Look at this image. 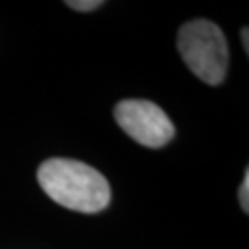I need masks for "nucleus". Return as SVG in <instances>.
Segmentation results:
<instances>
[{
  "instance_id": "20e7f679",
  "label": "nucleus",
  "mask_w": 249,
  "mask_h": 249,
  "mask_svg": "<svg viewBox=\"0 0 249 249\" xmlns=\"http://www.w3.org/2000/svg\"><path fill=\"white\" fill-rule=\"evenodd\" d=\"M67 6L76 11H94L96 8L104 6L102 0H67Z\"/></svg>"
},
{
  "instance_id": "423d86ee",
  "label": "nucleus",
  "mask_w": 249,
  "mask_h": 249,
  "mask_svg": "<svg viewBox=\"0 0 249 249\" xmlns=\"http://www.w3.org/2000/svg\"><path fill=\"white\" fill-rule=\"evenodd\" d=\"M240 37H242V43H244V50H246V53H249V30H248V26L242 28Z\"/></svg>"
},
{
  "instance_id": "7ed1b4c3",
  "label": "nucleus",
  "mask_w": 249,
  "mask_h": 249,
  "mask_svg": "<svg viewBox=\"0 0 249 249\" xmlns=\"http://www.w3.org/2000/svg\"><path fill=\"white\" fill-rule=\"evenodd\" d=\"M116 124L148 148H162L174 139V124L157 104L148 100H122L115 107Z\"/></svg>"
},
{
  "instance_id": "39448f33",
  "label": "nucleus",
  "mask_w": 249,
  "mask_h": 249,
  "mask_svg": "<svg viewBox=\"0 0 249 249\" xmlns=\"http://www.w3.org/2000/svg\"><path fill=\"white\" fill-rule=\"evenodd\" d=\"M238 197H240V207L244 213H249V170H246V176L238 190Z\"/></svg>"
},
{
  "instance_id": "f257e3e1",
  "label": "nucleus",
  "mask_w": 249,
  "mask_h": 249,
  "mask_svg": "<svg viewBox=\"0 0 249 249\" xmlns=\"http://www.w3.org/2000/svg\"><path fill=\"white\" fill-rule=\"evenodd\" d=\"M37 181L50 199L76 213H102L111 201L107 179L81 160L61 157L45 160L37 170Z\"/></svg>"
},
{
  "instance_id": "f03ea898",
  "label": "nucleus",
  "mask_w": 249,
  "mask_h": 249,
  "mask_svg": "<svg viewBox=\"0 0 249 249\" xmlns=\"http://www.w3.org/2000/svg\"><path fill=\"white\" fill-rule=\"evenodd\" d=\"M178 48L194 76L207 85H220L227 74L229 46L222 28L196 18L179 28Z\"/></svg>"
}]
</instances>
